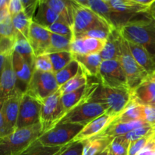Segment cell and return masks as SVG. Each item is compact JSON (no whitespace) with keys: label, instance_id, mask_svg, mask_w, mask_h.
Segmentation results:
<instances>
[{"label":"cell","instance_id":"52","mask_svg":"<svg viewBox=\"0 0 155 155\" xmlns=\"http://www.w3.org/2000/svg\"><path fill=\"white\" fill-rule=\"evenodd\" d=\"M152 106H153V107H154V108H155V103H154V104H152Z\"/></svg>","mask_w":155,"mask_h":155},{"label":"cell","instance_id":"6","mask_svg":"<svg viewBox=\"0 0 155 155\" xmlns=\"http://www.w3.org/2000/svg\"><path fill=\"white\" fill-rule=\"evenodd\" d=\"M119 61L127 76L131 92L150 77L149 74L134 58L130 49L128 42L123 36L121 39V56Z\"/></svg>","mask_w":155,"mask_h":155},{"label":"cell","instance_id":"15","mask_svg":"<svg viewBox=\"0 0 155 155\" xmlns=\"http://www.w3.org/2000/svg\"><path fill=\"white\" fill-rule=\"evenodd\" d=\"M18 89V78L13 68V54L9 56L1 69L0 98L1 104L11 96Z\"/></svg>","mask_w":155,"mask_h":155},{"label":"cell","instance_id":"27","mask_svg":"<svg viewBox=\"0 0 155 155\" xmlns=\"http://www.w3.org/2000/svg\"><path fill=\"white\" fill-rule=\"evenodd\" d=\"M73 142L63 146H48L42 145L37 140L20 155H60L68 149Z\"/></svg>","mask_w":155,"mask_h":155},{"label":"cell","instance_id":"12","mask_svg":"<svg viewBox=\"0 0 155 155\" xmlns=\"http://www.w3.org/2000/svg\"><path fill=\"white\" fill-rule=\"evenodd\" d=\"M117 116L105 114L96 118L83 127L80 133L74 139V142H83L95 137L105 131L115 120Z\"/></svg>","mask_w":155,"mask_h":155},{"label":"cell","instance_id":"29","mask_svg":"<svg viewBox=\"0 0 155 155\" xmlns=\"http://www.w3.org/2000/svg\"><path fill=\"white\" fill-rule=\"evenodd\" d=\"M45 1L48 5L58 15L61 19L72 27L73 20H74L72 2L65 1V0H45Z\"/></svg>","mask_w":155,"mask_h":155},{"label":"cell","instance_id":"7","mask_svg":"<svg viewBox=\"0 0 155 155\" xmlns=\"http://www.w3.org/2000/svg\"><path fill=\"white\" fill-rule=\"evenodd\" d=\"M62 94L60 89L41 102L40 124L42 134L60 123L65 116L61 103Z\"/></svg>","mask_w":155,"mask_h":155},{"label":"cell","instance_id":"13","mask_svg":"<svg viewBox=\"0 0 155 155\" xmlns=\"http://www.w3.org/2000/svg\"><path fill=\"white\" fill-rule=\"evenodd\" d=\"M24 92L18 88L13 94L1 104L0 116H2L12 133L16 130L20 105Z\"/></svg>","mask_w":155,"mask_h":155},{"label":"cell","instance_id":"46","mask_svg":"<svg viewBox=\"0 0 155 155\" xmlns=\"http://www.w3.org/2000/svg\"><path fill=\"white\" fill-rule=\"evenodd\" d=\"M8 12L11 17H14L24 12L21 0H10L8 5Z\"/></svg>","mask_w":155,"mask_h":155},{"label":"cell","instance_id":"5","mask_svg":"<svg viewBox=\"0 0 155 155\" xmlns=\"http://www.w3.org/2000/svg\"><path fill=\"white\" fill-rule=\"evenodd\" d=\"M59 89L60 86L58 84L54 73L34 70L25 93L41 103L55 93Z\"/></svg>","mask_w":155,"mask_h":155},{"label":"cell","instance_id":"42","mask_svg":"<svg viewBox=\"0 0 155 155\" xmlns=\"http://www.w3.org/2000/svg\"><path fill=\"white\" fill-rule=\"evenodd\" d=\"M16 39L0 36V54L12 55L15 51Z\"/></svg>","mask_w":155,"mask_h":155},{"label":"cell","instance_id":"8","mask_svg":"<svg viewBox=\"0 0 155 155\" xmlns=\"http://www.w3.org/2000/svg\"><path fill=\"white\" fill-rule=\"evenodd\" d=\"M98 79L100 83L106 87L131 92L127 76L119 61H103Z\"/></svg>","mask_w":155,"mask_h":155},{"label":"cell","instance_id":"37","mask_svg":"<svg viewBox=\"0 0 155 155\" xmlns=\"http://www.w3.org/2000/svg\"><path fill=\"white\" fill-rule=\"evenodd\" d=\"M113 30L108 28H95L89 30L83 33H77L73 36V39H84V38H92L107 40L110 32Z\"/></svg>","mask_w":155,"mask_h":155},{"label":"cell","instance_id":"48","mask_svg":"<svg viewBox=\"0 0 155 155\" xmlns=\"http://www.w3.org/2000/svg\"><path fill=\"white\" fill-rule=\"evenodd\" d=\"M150 15H151V18L155 21V10H151V12H150Z\"/></svg>","mask_w":155,"mask_h":155},{"label":"cell","instance_id":"39","mask_svg":"<svg viewBox=\"0 0 155 155\" xmlns=\"http://www.w3.org/2000/svg\"><path fill=\"white\" fill-rule=\"evenodd\" d=\"M45 29H47L51 33L61 35V36H68V37H71L73 39L74 33H73L72 27L62 20L56 21L55 23L50 25L49 27H46Z\"/></svg>","mask_w":155,"mask_h":155},{"label":"cell","instance_id":"51","mask_svg":"<svg viewBox=\"0 0 155 155\" xmlns=\"http://www.w3.org/2000/svg\"><path fill=\"white\" fill-rule=\"evenodd\" d=\"M107 155H113V154H112L110 151H108V154H107Z\"/></svg>","mask_w":155,"mask_h":155},{"label":"cell","instance_id":"24","mask_svg":"<svg viewBox=\"0 0 155 155\" xmlns=\"http://www.w3.org/2000/svg\"><path fill=\"white\" fill-rule=\"evenodd\" d=\"M74 58L88 77L98 78L100 68L103 61L100 54L74 55Z\"/></svg>","mask_w":155,"mask_h":155},{"label":"cell","instance_id":"23","mask_svg":"<svg viewBox=\"0 0 155 155\" xmlns=\"http://www.w3.org/2000/svg\"><path fill=\"white\" fill-rule=\"evenodd\" d=\"M59 20L61 19L58 15L48 5L46 1L39 0L37 9L33 18V22L46 28Z\"/></svg>","mask_w":155,"mask_h":155},{"label":"cell","instance_id":"20","mask_svg":"<svg viewBox=\"0 0 155 155\" xmlns=\"http://www.w3.org/2000/svg\"><path fill=\"white\" fill-rule=\"evenodd\" d=\"M107 2L114 10L124 15H145L151 12L149 8L141 5L138 0H107Z\"/></svg>","mask_w":155,"mask_h":155},{"label":"cell","instance_id":"40","mask_svg":"<svg viewBox=\"0 0 155 155\" xmlns=\"http://www.w3.org/2000/svg\"><path fill=\"white\" fill-rule=\"evenodd\" d=\"M16 31L14 27L12 17L9 16L0 21V36L16 39Z\"/></svg>","mask_w":155,"mask_h":155},{"label":"cell","instance_id":"10","mask_svg":"<svg viewBox=\"0 0 155 155\" xmlns=\"http://www.w3.org/2000/svg\"><path fill=\"white\" fill-rule=\"evenodd\" d=\"M105 104L87 101L68 112L59 124H75L86 126L100 116L107 114Z\"/></svg>","mask_w":155,"mask_h":155},{"label":"cell","instance_id":"4","mask_svg":"<svg viewBox=\"0 0 155 155\" xmlns=\"http://www.w3.org/2000/svg\"><path fill=\"white\" fill-rule=\"evenodd\" d=\"M71 2L74 11L72 26L74 35L95 28H108L114 30L104 18L90 8L80 5L77 2V0H73Z\"/></svg>","mask_w":155,"mask_h":155},{"label":"cell","instance_id":"18","mask_svg":"<svg viewBox=\"0 0 155 155\" xmlns=\"http://www.w3.org/2000/svg\"><path fill=\"white\" fill-rule=\"evenodd\" d=\"M121 36L119 29L110 32L104 49L100 53L102 61H119L121 56Z\"/></svg>","mask_w":155,"mask_h":155},{"label":"cell","instance_id":"16","mask_svg":"<svg viewBox=\"0 0 155 155\" xmlns=\"http://www.w3.org/2000/svg\"><path fill=\"white\" fill-rule=\"evenodd\" d=\"M28 40L36 57L46 54L51 42V32L32 21Z\"/></svg>","mask_w":155,"mask_h":155},{"label":"cell","instance_id":"21","mask_svg":"<svg viewBox=\"0 0 155 155\" xmlns=\"http://www.w3.org/2000/svg\"><path fill=\"white\" fill-rule=\"evenodd\" d=\"M145 126H149V124L145 122V120L130 121V122H114L105 131L103 132L101 134L98 135V136L110 138L120 137V136H125L135 129L145 127Z\"/></svg>","mask_w":155,"mask_h":155},{"label":"cell","instance_id":"43","mask_svg":"<svg viewBox=\"0 0 155 155\" xmlns=\"http://www.w3.org/2000/svg\"><path fill=\"white\" fill-rule=\"evenodd\" d=\"M39 1V0H21L24 8V12L32 21L37 9Z\"/></svg>","mask_w":155,"mask_h":155},{"label":"cell","instance_id":"45","mask_svg":"<svg viewBox=\"0 0 155 155\" xmlns=\"http://www.w3.org/2000/svg\"><path fill=\"white\" fill-rule=\"evenodd\" d=\"M83 142H76L73 141L71 146L60 155H83Z\"/></svg>","mask_w":155,"mask_h":155},{"label":"cell","instance_id":"49","mask_svg":"<svg viewBox=\"0 0 155 155\" xmlns=\"http://www.w3.org/2000/svg\"><path fill=\"white\" fill-rule=\"evenodd\" d=\"M151 10H155V2H154V5H152V7H151Z\"/></svg>","mask_w":155,"mask_h":155},{"label":"cell","instance_id":"30","mask_svg":"<svg viewBox=\"0 0 155 155\" xmlns=\"http://www.w3.org/2000/svg\"><path fill=\"white\" fill-rule=\"evenodd\" d=\"M143 106L132 98L123 113L119 115L114 122H130V121L144 120Z\"/></svg>","mask_w":155,"mask_h":155},{"label":"cell","instance_id":"26","mask_svg":"<svg viewBox=\"0 0 155 155\" xmlns=\"http://www.w3.org/2000/svg\"><path fill=\"white\" fill-rule=\"evenodd\" d=\"M15 51L20 54L29 66L34 71V63L36 56L33 50L30 45L28 39L21 33H17L16 41H15Z\"/></svg>","mask_w":155,"mask_h":155},{"label":"cell","instance_id":"31","mask_svg":"<svg viewBox=\"0 0 155 155\" xmlns=\"http://www.w3.org/2000/svg\"><path fill=\"white\" fill-rule=\"evenodd\" d=\"M72 38L51 33V42L46 54L71 51Z\"/></svg>","mask_w":155,"mask_h":155},{"label":"cell","instance_id":"25","mask_svg":"<svg viewBox=\"0 0 155 155\" xmlns=\"http://www.w3.org/2000/svg\"><path fill=\"white\" fill-rule=\"evenodd\" d=\"M13 68L18 78V83L20 82L24 84L27 89L31 80L33 70L16 51L13 53Z\"/></svg>","mask_w":155,"mask_h":155},{"label":"cell","instance_id":"44","mask_svg":"<svg viewBox=\"0 0 155 155\" xmlns=\"http://www.w3.org/2000/svg\"><path fill=\"white\" fill-rule=\"evenodd\" d=\"M144 120L155 127V108L152 105L143 106Z\"/></svg>","mask_w":155,"mask_h":155},{"label":"cell","instance_id":"32","mask_svg":"<svg viewBox=\"0 0 155 155\" xmlns=\"http://www.w3.org/2000/svg\"><path fill=\"white\" fill-rule=\"evenodd\" d=\"M80 69H81V67L80 66L78 62L75 59H74L65 68L59 71L58 72L55 73L54 76H55L58 86L61 87L63 85H64L67 82L69 81L70 80L74 78L75 76L78 74Z\"/></svg>","mask_w":155,"mask_h":155},{"label":"cell","instance_id":"53","mask_svg":"<svg viewBox=\"0 0 155 155\" xmlns=\"http://www.w3.org/2000/svg\"><path fill=\"white\" fill-rule=\"evenodd\" d=\"M154 61H155V58H154Z\"/></svg>","mask_w":155,"mask_h":155},{"label":"cell","instance_id":"11","mask_svg":"<svg viewBox=\"0 0 155 155\" xmlns=\"http://www.w3.org/2000/svg\"><path fill=\"white\" fill-rule=\"evenodd\" d=\"M40 114L41 103L24 92L20 105L16 130L39 124Z\"/></svg>","mask_w":155,"mask_h":155},{"label":"cell","instance_id":"34","mask_svg":"<svg viewBox=\"0 0 155 155\" xmlns=\"http://www.w3.org/2000/svg\"><path fill=\"white\" fill-rule=\"evenodd\" d=\"M48 55L51 58L54 74L65 68L74 59V54L71 51L52 53V54H48Z\"/></svg>","mask_w":155,"mask_h":155},{"label":"cell","instance_id":"9","mask_svg":"<svg viewBox=\"0 0 155 155\" xmlns=\"http://www.w3.org/2000/svg\"><path fill=\"white\" fill-rule=\"evenodd\" d=\"M84 126L75 124H58L43 133L38 139L40 143L48 146H63L74 141Z\"/></svg>","mask_w":155,"mask_h":155},{"label":"cell","instance_id":"36","mask_svg":"<svg viewBox=\"0 0 155 155\" xmlns=\"http://www.w3.org/2000/svg\"><path fill=\"white\" fill-rule=\"evenodd\" d=\"M131 142L123 136L114 138L109 145V151L113 155H128Z\"/></svg>","mask_w":155,"mask_h":155},{"label":"cell","instance_id":"41","mask_svg":"<svg viewBox=\"0 0 155 155\" xmlns=\"http://www.w3.org/2000/svg\"><path fill=\"white\" fill-rule=\"evenodd\" d=\"M34 70L42 72H52L53 67L51 58L48 54H43L36 57L34 63Z\"/></svg>","mask_w":155,"mask_h":155},{"label":"cell","instance_id":"3","mask_svg":"<svg viewBox=\"0 0 155 155\" xmlns=\"http://www.w3.org/2000/svg\"><path fill=\"white\" fill-rule=\"evenodd\" d=\"M132 98V93L130 91L112 89L99 83L89 101L105 104L108 107L107 114L119 117L130 104Z\"/></svg>","mask_w":155,"mask_h":155},{"label":"cell","instance_id":"1","mask_svg":"<svg viewBox=\"0 0 155 155\" xmlns=\"http://www.w3.org/2000/svg\"><path fill=\"white\" fill-rule=\"evenodd\" d=\"M123 38L129 42L144 47L155 58V21L150 12L145 18H133L120 29Z\"/></svg>","mask_w":155,"mask_h":155},{"label":"cell","instance_id":"2","mask_svg":"<svg viewBox=\"0 0 155 155\" xmlns=\"http://www.w3.org/2000/svg\"><path fill=\"white\" fill-rule=\"evenodd\" d=\"M42 135L40 123L17 129L13 133L0 139V155H20Z\"/></svg>","mask_w":155,"mask_h":155},{"label":"cell","instance_id":"17","mask_svg":"<svg viewBox=\"0 0 155 155\" xmlns=\"http://www.w3.org/2000/svg\"><path fill=\"white\" fill-rule=\"evenodd\" d=\"M107 40L92 38L72 39L71 52L74 55L100 54L106 45Z\"/></svg>","mask_w":155,"mask_h":155},{"label":"cell","instance_id":"50","mask_svg":"<svg viewBox=\"0 0 155 155\" xmlns=\"http://www.w3.org/2000/svg\"><path fill=\"white\" fill-rule=\"evenodd\" d=\"M151 78H153V79H154V80H155V74H154V75H153V76H151Z\"/></svg>","mask_w":155,"mask_h":155},{"label":"cell","instance_id":"22","mask_svg":"<svg viewBox=\"0 0 155 155\" xmlns=\"http://www.w3.org/2000/svg\"><path fill=\"white\" fill-rule=\"evenodd\" d=\"M132 54L139 64L149 74L150 77L155 74V61L150 53L144 47L137 44L129 42Z\"/></svg>","mask_w":155,"mask_h":155},{"label":"cell","instance_id":"47","mask_svg":"<svg viewBox=\"0 0 155 155\" xmlns=\"http://www.w3.org/2000/svg\"><path fill=\"white\" fill-rule=\"evenodd\" d=\"M108 151H109V149L107 148V150H105V151H102V152L99 153V154H96V155H107V154H108Z\"/></svg>","mask_w":155,"mask_h":155},{"label":"cell","instance_id":"19","mask_svg":"<svg viewBox=\"0 0 155 155\" xmlns=\"http://www.w3.org/2000/svg\"><path fill=\"white\" fill-rule=\"evenodd\" d=\"M132 97L142 105H152L155 103V80L151 77L131 92Z\"/></svg>","mask_w":155,"mask_h":155},{"label":"cell","instance_id":"14","mask_svg":"<svg viewBox=\"0 0 155 155\" xmlns=\"http://www.w3.org/2000/svg\"><path fill=\"white\" fill-rule=\"evenodd\" d=\"M99 83H99H88L86 86H83L74 92L62 95L61 103L65 115L80 104L89 101L91 95H92L95 89L98 87Z\"/></svg>","mask_w":155,"mask_h":155},{"label":"cell","instance_id":"38","mask_svg":"<svg viewBox=\"0 0 155 155\" xmlns=\"http://www.w3.org/2000/svg\"><path fill=\"white\" fill-rule=\"evenodd\" d=\"M155 134V127H152V126H145V127H139L130 133H127V135L124 136L123 137L125 138L130 142H136V141L139 140V139H142L146 136H151V135Z\"/></svg>","mask_w":155,"mask_h":155},{"label":"cell","instance_id":"35","mask_svg":"<svg viewBox=\"0 0 155 155\" xmlns=\"http://www.w3.org/2000/svg\"><path fill=\"white\" fill-rule=\"evenodd\" d=\"M12 19L16 33H21L27 39H28L30 26L33 21L30 19L24 12L12 17Z\"/></svg>","mask_w":155,"mask_h":155},{"label":"cell","instance_id":"28","mask_svg":"<svg viewBox=\"0 0 155 155\" xmlns=\"http://www.w3.org/2000/svg\"><path fill=\"white\" fill-rule=\"evenodd\" d=\"M114 138L98 136L83 142V155H96L109 148Z\"/></svg>","mask_w":155,"mask_h":155},{"label":"cell","instance_id":"33","mask_svg":"<svg viewBox=\"0 0 155 155\" xmlns=\"http://www.w3.org/2000/svg\"><path fill=\"white\" fill-rule=\"evenodd\" d=\"M88 76L86 75V73L83 71V69H80V72L78 73L77 76L70 80L69 81L67 82L64 85L60 87V91L62 95L70 93V92H74L77 89H80L83 86H86L89 83V79Z\"/></svg>","mask_w":155,"mask_h":155}]
</instances>
